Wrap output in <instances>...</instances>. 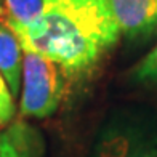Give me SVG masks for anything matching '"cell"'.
<instances>
[{"mask_svg": "<svg viewBox=\"0 0 157 157\" xmlns=\"http://www.w3.org/2000/svg\"><path fill=\"white\" fill-rule=\"evenodd\" d=\"M2 5L5 24L16 34L42 15L47 0H2Z\"/></svg>", "mask_w": 157, "mask_h": 157, "instance_id": "obj_6", "label": "cell"}, {"mask_svg": "<svg viewBox=\"0 0 157 157\" xmlns=\"http://www.w3.org/2000/svg\"><path fill=\"white\" fill-rule=\"evenodd\" d=\"M64 95V72L50 58L34 52L23 55L19 112L23 117L45 119L56 112Z\"/></svg>", "mask_w": 157, "mask_h": 157, "instance_id": "obj_3", "label": "cell"}, {"mask_svg": "<svg viewBox=\"0 0 157 157\" xmlns=\"http://www.w3.org/2000/svg\"><path fill=\"white\" fill-rule=\"evenodd\" d=\"M15 98L6 85L3 75L0 74V125H6L15 117Z\"/></svg>", "mask_w": 157, "mask_h": 157, "instance_id": "obj_8", "label": "cell"}, {"mask_svg": "<svg viewBox=\"0 0 157 157\" xmlns=\"http://www.w3.org/2000/svg\"><path fill=\"white\" fill-rule=\"evenodd\" d=\"M88 157H157V109L140 103L111 109Z\"/></svg>", "mask_w": 157, "mask_h": 157, "instance_id": "obj_2", "label": "cell"}, {"mask_svg": "<svg viewBox=\"0 0 157 157\" xmlns=\"http://www.w3.org/2000/svg\"><path fill=\"white\" fill-rule=\"evenodd\" d=\"M23 47L3 21H0V74L3 75L13 98L19 96L23 75Z\"/></svg>", "mask_w": 157, "mask_h": 157, "instance_id": "obj_5", "label": "cell"}, {"mask_svg": "<svg viewBox=\"0 0 157 157\" xmlns=\"http://www.w3.org/2000/svg\"><path fill=\"white\" fill-rule=\"evenodd\" d=\"M132 78L147 88H157V44L133 67Z\"/></svg>", "mask_w": 157, "mask_h": 157, "instance_id": "obj_7", "label": "cell"}, {"mask_svg": "<svg viewBox=\"0 0 157 157\" xmlns=\"http://www.w3.org/2000/svg\"><path fill=\"white\" fill-rule=\"evenodd\" d=\"M0 16H3V5H2V0H0Z\"/></svg>", "mask_w": 157, "mask_h": 157, "instance_id": "obj_9", "label": "cell"}, {"mask_svg": "<svg viewBox=\"0 0 157 157\" xmlns=\"http://www.w3.org/2000/svg\"><path fill=\"white\" fill-rule=\"evenodd\" d=\"M23 52L55 61L64 74H83L119 40L108 0H47L42 15L15 34Z\"/></svg>", "mask_w": 157, "mask_h": 157, "instance_id": "obj_1", "label": "cell"}, {"mask_svg": "<svg viewBox=\"0 0 157 157\" xmlns=\"http://www.w3.org/2000/svg\"><path fill=\"white\" fill-rule=\"evenodd\" d=\"M119 32L128 40H146L157 32V0H108Z\"/></svg>", "mask_w": 157, "mask_h": 157, "instance_id": "obj_4", "label": "cell"}]
</instances>
